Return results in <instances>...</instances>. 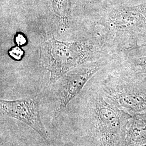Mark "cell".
I'll return each instance as SVG.
<instances>
[{
  "label": "cell",
  "instance_id": "8",
  "mask_svg": "<svg viewBox=\"0 0 146 146\" xmlns=\"http://www.w3.org/2000/svg\"><path fill=\"white\" fill-rule=\"evenodd\" d=\"M8 54L12 59L16 61H20L25 56V52L22 47L15 46L11 47L8 51Z\"/></svg>",
  "mask_w": 146,
  "mask_h": 146
},
{
  "label": "cell",
  "instance_id": "5",
  "mask_svg": "<svg viewBox=\"0 0 146 146\" xmlns=\"http://www.w3.org/2000/svg\"><path fill=\"white\" fill-rule=\"evenodd\" d=\"M104 91L110 101L119 106L134 111L146 110V96L140 92H132L120 86H106Z\"/></svg>",
  "mask_w": 146,
  "mask_h": 146
},
{
  "label": "cell",
  "instance_id": "7",
  "mask_svg": "<svg viewBox=\"0 0 146 146\" xmlns=\"http://www.w3.org/2000/svg\"><path fill=\"white\" fill-rule=\"evenodd\" d=\"M141 119H136L132 123L127 137V141L131 144L132 141L135 143H146V121Z\"/></svg>",
  "mask_w": 146,
  "mask_h": 146
},
{
  "label": "cell",
  "instance_id": "1",
  "mask_svg": "<svg viewBox=\"0 0 146 146\" xmlns=\"http://www.w3.org/2000/svg\"><path fill=\"white\" fill-rule=\"evenodd\" d=\"M99 50L89 42H64L52 35L44 37L40 46L39 64L50 73L49 84H55L63 75L84 63L95 61Z\"/></svg>",
  "mask_w": 146,
  "mask_h": 146
},
{
  "label": "cell",
  "instance_id": "10",
  "mask_svg": "<svg viewBox=\"0 0 146 146\" xmlns=\"http://www.w3.org/2000/svg\"><path fill=\"white\" fill-rule=\"evenodd\" d=\"M146 146V144H145V145H143V146Z\"/></svg>",
  "mask_w": 146,
  "mask_h": 146
},
{
  "label": "cell",
  "instance_id": "9",
  "mask_svg": "<svg viewBox=\"0 0 146 146\" xmlns=\"http://www.w3.org/2000/svg\"><path fill=\"white\" fill-rule=\"evenodd\" d=\"M13 40L16 46L21 47L25 46L28 43V38L22 32H17L14 36Z\"/></svg>",
  "mask_w": 146,
  "mask_h": 146
},
{
  "label": "cell",
  "instance_id": "4",
  "mask_svg": "<svg viewBox=\"0 0 146 146\" xmlns=\"http://www.w3.org/2000/svg\"><path fill=\"white\" fill-rule=\"evenodd\" d=\"M2 113L29 126L40 136L48 146H51L48 133L41 119L39 104L36 98L15 100H1Z\"/></svg>",
  "mask_w": 146,
  "mask_h": 146
},
{
  "label": "cell",
  "instance_id": "2",
  "mask_svg": "<svg viewBox=\"0 0 146 146\" xmlns=\"http://www.w3.org/2000/svg\"><path fill=\"white\" fill-rule=\"evenodd\" d=\"M92 112L95 131L102 145L120 146L125 134V113L101 96L95 98Z\"/></svg>",
  "mask_w": 146,
  "mask_h": 146
},
{
  "label": "cell",
  "instance_id": "6",
  "mask_svg": "<svg viewBox=\"0 0 146 146\" xmlns=\"http://www.w3.org/2000/svg\"><path fill=\"white\" fill-rule=\"evenodd\" d=\"M50 10L56 19L59 31H67L72 15L73 0H48Z\"/></svg>",
  "mask_w": 146,
  "mask_h": 146
},
{
  "label": "cell",
  "instance_id": "3",
  "mask_svg": "<svg viewBox=\"0 0 146 146\" xmlns=\"http://www.w3.org/2000/svg\"><path fill=\"white\" fill-rule=\"evenodd\" d=\"M102 66V62L100 61L86 63L68 72L60 78L58 104L54 120L58 117L69 103L78 95Z\"/></svg>",
  "mask_w": 146,
  "mask_h": 146
}]
</instances>
